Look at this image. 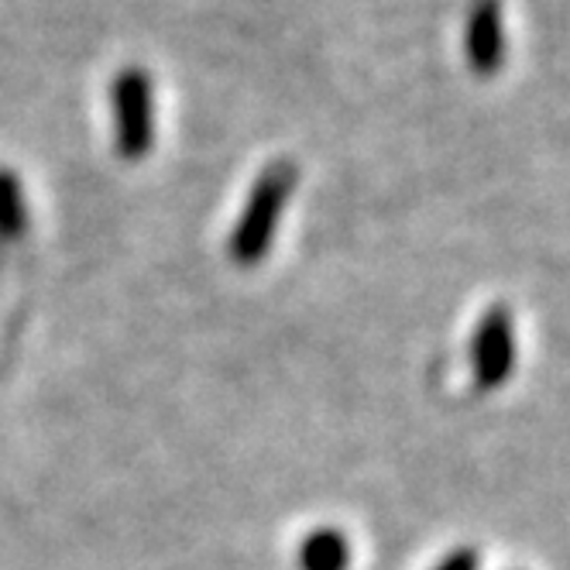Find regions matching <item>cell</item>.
<instances>
[{"label": "cell", "instance_id": "6da1fadb", "mask_svg": "<svg viewBox=\"0 0 570 570\" xmlns=\"http://www.w3.org/2000/svg\"><path fill=\"white\" fill-rule=\"evenodd\" d=\"M296 183H299V169L289 158L272 161V166H265V173L255 179L248 199H244V210L234 224L230 244H227V252L237 265L252 268L268 255L278 220L296 193Z\"/></svg>", "mask_w": 570, "mask_h": 570}, {"label": "cell", "instance_id": "7a4b0ae2", "mask_svg": "<svg viewBox=\"0 0 570 570\" xmlns=\"http://www.w3.org/2000/svg\"><path fill=\"white\" fill-rule=\"evenodd\" d=\"M110 114L117 155L128 161L148 158L155 145V83L145 69L128 66L110 79Z\"/></svg>", "mask_w": 570, "mask_h": 570}, {"label": "cell", "instance_id": "3957f363", "mask_svg": "<svg viewBox=\"0 0 570 570\" xmlns=\"http://www.w3.org/2000/svg\"><path fill=\"white\" fill-rule=\"evenodd\" d=\"M515 368V323L509 306H492L471 337V375L481 392H492L512 379Z\"/></svg>", "mask_w": 570, "mask_h": 570}, {"label": "cell", "instance_id": "277c9868", "mask_svg": "<svg viewBox=\"0 0 570 570\" xmlns=\"http://www.w3.org/2000/svg\"><path fill=\"white\" fill-rule=\"evenodd\" d=\"M505 11L502 0H474L464 21V59L474 76H495L505 66Z\"/></svg>", "mask_w": 570, "mask_h": 570}, {"label": "cell", "instance_id": "5b68a950", "mask_svg": "<svg viewBox=\"0 0 570 570\" xmlns=\"http://www.w3.org/2000/svg\"><path fill=\"white\" fill-rule=\"evenodd\" d=\"M351 543L337 529H316L299 543V570H347Z\"/></svg>", "mask_w": 570, "mask_h": 570}, {"label": "cell", "instance_id": "8992f818", "mask_svg": "<svg viewBox=\"0 0 570 570\" xmlns=\"http://www.w3.org/2000/svg\"><path fill=\"white\" fill-rule=\"evenodd\" d=\"M28 230V207L21 179L11 169H0V240H18Z\"/></svg>", "mask_w": 570, "mask_h": 570}, {"label": "cell", "instance_id": "52a82bcc", "mask_svg": "<svg viewBox=\"0 0 570 570\" xmlns=\"http://www.w3.org/2000/svg\"><path fill=\"white\" fill-rule=\"evenodd\" d=\"M433 570H481V553L471 547H461L454 553H446Z\"/></svg>", "mask_w": 570, "mask_h": 570}]
</instances>
